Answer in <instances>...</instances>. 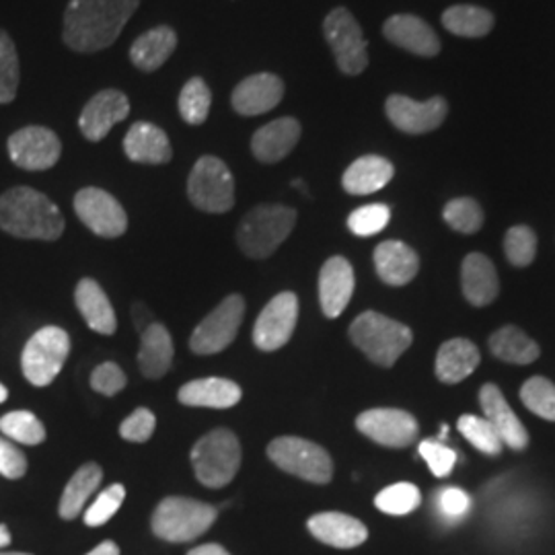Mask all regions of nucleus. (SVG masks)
Instances as JSON below:
<instances>
[{"mask_svg":"<svg viewBox=\"0 0 555 555\" xmlns=\"http://www.w3.org/2000/svg\"><path fill=\"white\" fill-rule=\"evenodd\" d=\"M300 121L295 118H278L261 126L251 139V153L261 163H280L286 159L300 140Z\"/></svg>","mask_w":555,"mask_h":555,"instance_id":"nucleus-22","label":"nucleus"},{"mask_svg":"<svg viewBox=\"0 0 555 555\" xmlns=\"http://www.w3.org/2000/svg\"><path fill=\"white\" fill-rule=\"evenodd\" d=\"M463 295L474 307H486L496 300L500 280L496 268L483 254H469L461 268Z\"/></svg>","mask_w":555,"mask_h":555,"instance_id":"nucleus-25","label":"nucleus"},{"mask_svg":"<svg viewBox=\"0 0 555 555\" xmlns=\"http://www.w3.org/2000/svg\"><path fill=\"white\" fill-rule=\"evenodd\" d=\"M297 224V210L282 204H259L237 229V243L247 258H270Z\"/></svg>","mask_w":555,"mask_h":555,"instance_id":"nucleus-3","label":"nucleus"},{"mask_svg":"<svg viewBox=\"0 0 555 555\" xmlns=\"http://www.w3.org/2000/svg\"><path fill=\"white\" fill-rule=\"evenodd\" d=\"M241 387L229 378H198L190 380L179 389V401L190 408H212L227 410L241 401Z\"/></svg>","mask_w":555,"mask_h":555,"instance_id":"nucleus-26","label":"nucleus"},{"mask_svg":"<svg viewBox=\"0 0 555 555\" xmlns=\"http://www.w3.org/2000/svg\"><path fill=\"white\" fill-rule=\"evenodd\" d=\"M389 220L391 210L387 204H369L348 217V229L358 237H373L389 224Z\"/></svg>","mask_w":555,"mask_h":555,"instance_id":"nucleus-44","label":"nucleus"},{"mask_svg":"<svg viewBox=\"0 0 555 555\" xmlns=\"http://www.w3.org/2000/svg\"><path fill=\"white\" fill-rule=\"evenodd\" d=\"M479 350L469 339L456 337L440 346L437 354V377L442 383L456 385L476 373Z\"/></svg>","mask_w":555,"mask_h":555,"instance_id":"nucleus-32","label":"nucleus"},{"mask_svg":"<svg viewBox=\"0 0 555 555\" xmlns=\"http://www.w3.org/2000/svg\"><path fill=\"white\" fill-rule=\"evenodd\" d=\"M190 202L204 212L222 215L235 206V179L219 157H202L188 178Z\"/></svg>","mask_w":555,"mask_h":555,"instance_id":"nucleus-7","label":"nucleus"},{"mask_svg":"<svg viewBox=\"0 0 555 555\" xmlns=\"http://www.w3.org/2000/svg\"><path fill=\"white\" fill-rule=\"evenodd\" d=\"M459 433L467 438L477 451L486 453V455H500L504 449V442L500 440L496 430L492 428V424L486 417L474 416V414H465L459 417Z\"/></svg>","mask_w":555,"mask_h":555,"instance_id":"nucleus-38","label":"nucleus"},{"mask_svg":"<svg viewBox=\"0 0 555 555\" xmlns=\"http://www.w3.org/2000/svg\"><path fill=\"white\" fill-rule=\"evenodd\" d=\"M212 105V93L206 80L194 77L188 80L179 93V114L190 126H199L208 119Z\"/></svg>","mask_w":555,"mask_h":555,"instance_id":"nucleus-36","label":"nucleus"},{"mask_svg":"<svg viewBox=\"0 0 555 555\" xmlns=\"http://www.w3.org/2000/svg\"><path fill=\"white\" fill-rule=\"evenodd\" d=\"M192 465L206 488H224L237 476L241 467V444L238 438L227 430L217 428L199 438L192 451Z\"/></svg>","mask_w":555,"mask_h":555,"instance_id":"nucleus-5","label":"nucleus"},{"mask_svg":"<svg viewBox=\"0 0 555 555\" xmlns=\"http://www.w3.org/2000/svg\"><path fill=\"white\" fill-rule=\"evenodd\" d=\"M393 165L391 160L378 155H366L354 160L344 178H341V185L348 194L352 196H369L375 194L378 190H383L391 179H393Z\"/></svg>","mask_w":555,"mask_h":555,"instance_id":"nucleus-29","label":"nucleus"},{"mask_svg":"<svg viewBox=\"0 0 555 555\" xmlns=\"http://www.w3.org/2000/svg\"><path fill=\"white\" fill-rule=\"evenodd\" d=\"M357 428L364 437L389 449H403L417 437L416 417L403 410H369L357 417Z\"/></svg>","mask_w":555,"mask_h":555,"instance_id":"nucleus-16","label":"nucleus"},{"mask_svg":"<svg viewBox=\"0 0 555 555\" xmlns=\"http://www.w3.org/2000/svg\"><path fill=\"white\" fill-rule=\"evenodd\" d=\"M0 430L4 437L29 447H36L46 440V428L31 412H11L0 417Z\"/></svg>","mask_w":555,"mask_h":555,"instance_id":"nucleus-39","label":"nucleus"},{"mask_svg":"<svg viewBox=\"0 0 555 555\" xmlns=\"http://www.w3.org/2000/svg\"><path fill=\"white\" fill-rule=\"evenodd\" d=\"M311 535L319 539L325 545H332L337 550H352L366 541L369 531L366 527L354 518L344 513H319L311 516L307 522Z\"/></svg>","mask_w":555,"mask_h":555,"instance_id":"nucleus-24","label":"nucleus"},{"mask_svg":"<svg viewBox=\"0 0 555 555\" xmlns=\"http://www.w3.org/2000/svg\"><path fill=\"white\" fill-rule=\"evenodd\" d=\"M385 114L405 134H428L447 119L449 103L444 98L414 101L405 95H391L385 101Z\"/></svg>","mask_w":555,"mask_h":555,"instance_id":"nucleus-15","label":"nucleus"},{"mask_svg":"<svg viewBox=\"0 0 555 555\" xmlns=\"http://www.w3.org/2000/svg\"><path fill=\"white\" fill-rule=\"evenodd\" d=\"M124 153L128 159L144 165H165L173 157L169 137L151 121H137L128 130L124 139Z\"/></svg>","mask_w":555,"mask_h":555,"instance_id":"nucleus-23","label":"nucleus"},{"mask_svg":"<svg viewBox=\"0 0 555 555\" xmlns=\"http://www.w3.org/2000/svg\"><path fill=\"white\" fill-rule=\"evenodd\" d=\"M9 157L25 171H46L59 163L62 142L54 130L46 126L21 128L7 142Z\"/></svg>","mask_w":555,"mask_h":555,"instance_id":"nucleus-12","label":"nucleus"},{"mask_svg":"<svg viewBox=\"0 0 555 555\" xmlns=\"http://www.w3.org/2000/svg\"><path fill=\"white\" fill-rule=\"evenodd\" d=\"M284 80L278 75L258 73L238 82L231 95V103L238 116H261L276 107L284 98Z\"/></svg>","mask_w":555,"mask_h":555,"instance_id":"nucleus-18","label":"nucleus"},{"mask_svg":"<svg viewBox=\"0 0 555 555\" xmlns=\"http://www.w3.org/2000/svg\"><path fill=\"white\" fill-rule=\"evenodd\" d=\"M140 0H70L62 40L79 54H95L118 40Z\"/></svg>","mask_w":555,"mask_h":555,"instance_id":"nucleus-1","label":"nucleus"},{"mask_svg":"<svg viewBox=\"0 0 555 555\" xmlns=\"http://www.w3.org/2000/svg\"><path fill=\"white\" fill-rule=\"evenodd\" d=\"M0 229L13 237L56 241L64 233V217L48 196L20 185L0 196Z\"/></svg>","mask_w":555,"mask_h":555,"instance_id":"nucleus-2","label":"nucleus"},{"mask_svg":"<svg viewBox=\"0 0 555 555\" xmlns=\"http://www.w3.org/2000/svg\"><path fill=\"white\" fill-rule=\"evenodd\" d=\"M298 319L295 293H280L259 313L254 327V344L263 352H276L291 341Z\"/></svg>","mask_w":555,"mask_h":555,"instance_id":"nucleus-14","label":"nucleus"},{"mask_svg":"<svg viewBox=\"0 0 555 555\" xmlns=\"http://www.w3.org/2000/svg\"><path fill=\"white\" fill-rule=\"evenodd\" d=\"M176 48L178 34L167 25H159L134 40L130 48V60L142 73H155L173 56Z\"/></svg>","mask_w":555,"mask_h":555,"instance_id":"nucleus-30","label":"nucleus"},{"mask_svg":"<svg viewBox=\"0 0 555 555\" xmlns=\"http://www.w3.org/2000/svg\"><path fill=\"white\" fill-rule=\"evenodd\" d=\"M442 219L447 220V224L456 233L474 235L483 224V210L476 199H451L442 210Z\"/></svg>","mask_w":555,"mask_h":555,"instance_id":"nucleus-41","label":"nucleus"},{"mask_svg":"<svg viewBox=\"0 0 555 555\" xmlns=\"http://www.w3.org/2000/svg\"><path fill=\"white\" fill-rule=\"evenodd\" d=\"M68 352H70L68 334L54 325L43 327L40 332H36L23 348V357H21L23 375L31 385L46 387L59 377Z\"/></svg>","mask_w":555,"mask_h":555,"instance_id":"nucleus-9","label":"nucleus"},{"mask_svg":"<svg viewBox=\"0 0 555 555\" xmlns=\"http://www.w3.org/2000/svg\"><path fill=\"white\" fill-rule=\"evenodd\" d=\"M350 339L364 357L389 369L412 346V330L396 319L366 311L352 321Z\"/></svg>","mask_w":555,"mask_h":555,"instance_id":"nucleus-4","label":"nucleus"},{"mask_svg":"<svg viewBox=\"0 0 555 555\" xmlns=\"http://www.w3.org/2000/svg\"><path fill=\"white\" fill-rule=\"evenodd\" d=\"M21 64L13 38L0 29V105L13 103L20 91Z\"/></svg>","mask_w":555,"mask_h":555,"instance_id":"nucleus-37","label":"nucleus"},{"mask_svg":"<svg viewBox=\"0 0 555 555\" xmlns=\"http://www.w3.org/2000/svg\"><path fill=\"white\" fill-rule=\"evenodd\" d=\"M442 25L459 38H483L494 27V15L476 4H455L444 11Z\"/></svg>","mask_w":555,"mask_h":555,"instance_id":"nucleus-33","label":"nucleus"},{"mask_svg":"<svg viewBox=\"0 0 555 555\" xmlns=\"http://www.w3.org/2000/svg\"><path fill=\"white\" fill-rule=\"evenodd\" d=\"M383 36L391 41L397 48L408 50L416 56H437L440 52V40H438L437 31L416 15H408V13H399L383 25Z\"/></svg>","mask_w":555,"mask_h":555,"instance_id":"nucleus-21","label":"nucleus"},{"mask_svg":"<svg viewBox=\"0 0 555 555\" xmlns=\"http://www.w3.org/2000/svg\"><path fill=\"white\" fill-rule=\"evenodd\" d=\"M188 555H231L224 547H220L217 543H206V545H199L196 550H192Z\"/></svg>","mask_w":555,"mask_h":555,"instance_id":"nucleus-51","label":"nucleus"},{"mask_svg":"<svg viewBox=\"0 0 555 555\" xmlns=\"http://www.w3.org/2000/svg\"><path fill=\"white\" fill-rule=\"evenodd\" d=\"M0 555H31V554H0Z\"/></svg>","mask_w":555,"mask_h":555,"instance_id":"nucleus-55","label":"nucleus"},{"mask_svg":"<svg viewBox=\"0 0 555 555\" xmlns=\"http://www.w3.org/2000/svg\"><path fill=\"white\" fill-rule=\"evenodd\" d=\"M354 270L346 258L327 259L319 272V300L325 318L336 319L344 313L354 295Z\"/></svg>","mask_w":555,"mask_h":555,"instance_id":"nucleus-19","label":"nucleus"},{"mask_svg":"<svg viewBox=\"0 0 555 555\" xmlns=\"http://www.w3.org/2000/svg\"><path fill=\"white\" fill-rule=\"evenodd\" d=\"M7 397H9L7 387H4V385H0V403H2V401H7Z\"/></svg>","mask_w":555,"mask_h":555,"instance_id":"nucleus-54","label":"nucleus"},{"mask_svg":"<svg viewBox=\"0 0 555 555\" xmlns=\"http://www.w3.org/2000/svg\"><path fill=\"white\" fill-rule=\"evenodd\" d=\"M490 350L494 357L511 364H531L535 362L541 350L531 337L515 325H506L490 337Z\"/></svg>","mask_w":555,"mask_h":555,"instance_id":"nucleus-35","label":"nucleus"},{"mask_svg":"<svg viewBox=\"0 0 555 555\" xmlns=\"http://www.w3.org/2000/svg\"><path fill=\"white\" fill-rule=\"evenodd\" d=\"M420 502H422V496L414 483L389 486L375 498L378 511L391 516L410 515L416 511Z\"/></svg>","mask_w":555,"mask_h":555,"instance_id":"nucleus-42","label":"nucleus"},{"mask_svg":"<svg viewBox=\"0 0 555 555\" xmlns=\"http://www.w3.org/2000/svg\"><path fill=\"white\" fill-rule=\"evenodd\" d=\"M479 403H481L486 420L492 424V428L496 430L504 447H511L515 451H525L529 444V435L496 385L488 383L481 387Z\"/></svg>","mask_w":555,"mask_h":555,"instance_id":"nucleus-20","label":"nucleus"},{"mask_svg":"<svg viewBox=\"0 0 555 555\" xmlns=\"http://www.w3.org/2000/svg\"><path fill=\"white\" fill-rule=\"evenodd\" d=\"M130 101L118 89H103L82 107L79 128L82 137L91 142L105 139L112 128L128 118Z\"/></svg>","mask_w":555,"mask_h":555,"instance_id":"nucleus-17","label":"nucleus"},{"mask_svg":"<svg viewBox=\"0 0 555 555\" xmlns=\"http://www.w3.org/2000/svg\"><path fill=\"white\" fill-rule=\"evenodd\" d=\"M504 254L516 268H527L537 256V237L533 229L518 224L504 237Z\"/></svg>","mask_w":555,"mask_h":555,"instance_id":"nucleus-43","label":"nucleus"},{"mask_svg":"<svg viewBox=\"0 0 555 555\" xmlns=\"http://www.w3.org/2000/svg\"><path fill=\"white\" fill-rule=\"evenodd\" d=\"M126 498V488L121 483L109 486L105 492H101L98 500L87 508L85 513V525L89 527H101L107 520H112L114 515L118 513L119 506L124 504Z\"/></svg>","mask_w":555,"mask_h":555,"instance_id":"nucleus-45","label":"nucleus"},{"mask_svg":"<svg viewBox=\"0 0 555 555\" xmlns=\"http://www.w3.org/2000/svg\"><path fill=\"white\" fill-rule=\"evenodd\" d=\"M73 206L80 222L100 237H121L128 229L124 206L105 190L85 188L75 196Z\"/></svg>","mask_w":555,"mask_h":555,"instance_id":"nucleus-13","label":"nucleus"},{"mask_svg":"<svg viewBox=\"0 0 555 555\" xmlns=\"http://www.w3.org/2000/svg\"><path fill=\"white\" fill-rule=\"evenodd\" d=\"M91 387L101 396H116L126 387V375L121 373L118 364L105 362L100 364L91 375Z\"/></svg>","mask_w":555,"mask_h":555,"instance_id":"nucleus-48","label":"nucleus"},{"mask_svg":"<svg viewBox=\"0 0 555 555\" xmlns=\"http://www.w3.org/2000/svg\"><path fill=\"white\" fill-rule=\"evenodd\" d=\"M11 543V533L4 525H0V547H7Z\"/></svg>","mask_w":555,"mask_h":555,"instance_id":"nucleus-53","label":"nucleus"},{"mask_svg":"<svg viewBox=\"0 0 555 555\" xmlns=\"http://www.w3.org/2000/svg\"><path fill=\"white\" fill-rule=\"evenodd\" d=\"M217 508L190 498H165L153 515L155 535L171 543H188L204 535L217 520Z\"/></svg>","mask_w":555,"mask_h":555,"instance_id":"nucleus-6","label":"nucleus"},{"mask_svg":"<svg viewBox=\"0 0 555 555\" xmlns=\"http://www.w3.org/2000/svg\"><path fill=\"white\" fill-rule=\"evenodd\" d=\"M101 477H103V472H101V467L98 463H87V465H82L79 472L70 477V481H68V486H66V490H64V494H62V500H60V516L66 518V520L77 518V516L82 513V508H85L89 496L98 490Z\"/></svg>","mask_w":555,"mask_h":555,"instance_id":"nucleus-34","label":"nucleus"},{"mask_svg":"<svg viewBox=\"0 0 555 555\" xmlns=\"http://www.w3.org/2000/svg\"><path fill=\"white\" fill-rule=\"evenodd\" d=\"M27 472V459L20 449L9 442L7 438H0V476L9 479H20Z\"/></svg>","mask_w":555,"mask_h":555,"instance_id":"nucleus-50","label":"nucleus"},{"mask_svg":"<svg viewBox=\"0 0 555 555\" xmlns=\"http://www.w3.org/2000/svg\"><path fill=\"white\" fill-rule=\"evenodd\" d=\"M243 315H245V300L241 295L224 298L219 307L202 319V323L194 330L190 348L199 357L219 354L237 337Z\"/></svg>","mask_w":555,"mask_h":555,"instance_id":"nucleus-11","label":"nucleus"},{"mask_svg":"<svg viewBox=\"0 0 555 555\" xmlns=\"http://www.w3.org/2000/svg\"><path fill=\"white\" fill-rule=\"evenodd\" d=\"M75 302L79 307L85 323L93 332H98L101 336H114L116 334L118 321H116L114 307H112L109 298L93 278L80 280L79 286L75 291Z\"/></svg>","mask_w":555,"mask_h":555,"instance_id":"nucleus-28","label":"nucleus"},{"mask_svg":"<svg viewBox=\"0 0 555 555\" xmlns=\"http://www.w3.org/2000/svg\"><path fill=\"white\" fill-rule=\"evenodd\" d=\"M420 455L428 463L430 472L437 477H447L456 463V453L449 449L444 442L438 440H424L420 442Z\"/></svg>","mask_w":555,"mask_h":555,"instance_id":"nucleus-46","label":"nucleus"},{"mask_svg":"<svg viewBox=\"0 0 555 555\" xmlns=\"http://www.w3.org/2000/svg\"><path fill=\"white\" fill-rule=\"evenodd\" d=\"M139 364L146 378H160L173 364V339L163 323H151L140 339Z\"/></svg>","mask_w":555,"mask_h":555,"instance_id":"nucleus-31","label":"nucleus"},{"mask_svg":"<svg viewBox=\"0 0 555 555\" xmlns=\"http://www.w3.org/2000/svg\"><path fill=\"white\" fill-rule=\"evenodd\" d=\"M438 508L444 518L449 520H459L472 511V498L467 496V492L459 490V488H447L440 492L438 496Z\"/></svg>","mask_w":555,"mask_h":555,"instance_id":"nucleus-49","label":"nucleus"},{"mask_svg":"<svg viewBox=\"0 0 555 555\" xmlns=\"http://www.w3.org/2000/svg\"><path fill=\"white\" fill-rule=\"evenodd\" d=\"M157 426L155 414L146 408H140L130 417H126L119 426V437L130 440V442H146L153 437Z\"/></svg>","mask_w":555,"mask_h":555,"instance_id":"nucleus-47","label":"nucleus"},{"mask_svg":"<svg viewBox=\"0 0 555 555\" xmlns=\"http://www.w3.org/2000/svg\"><path fill=\"white\" fill-rule=\"evenodd\" d=\"M89 555H119V547L114 541H103Z\"/></svg>","mask_w":555,"mask_h":555,"instance_id":"nucleus-52","label":"nucleus"},{"mask_svg":"<svg viewBox=\"0 0 555 555\" xmlns=\"http://www.w3.org/2000/svg\"><path fill=\"white\" fill-rule=\"evenodd\" d=\"M268 456L282 472L311 483H330L334 476L332 456L311 440L282 437L268 444Z\"/></svg>","mask_w":555,"mask_h":555,"instance_id":"nucleus-8","label":"nucleus"},{"mask_svg":"<svg viewBox=\"0 0 555 555\" xmlns=\"http://www.w3.org/2000/svg\"><path fill=\"white\" fill-rule=\"evenodd\" d=\"M377 274L389 286H405L416 278L420 258L416 251L401 241H385L375 249Z\"/></svg>","mask_w":555,"mask_h":555,"instance_id":"nucleus-27","label":"nucleus"},{"mask_svg":"<svg viewBox=\"0 0 555 555\" xmlns=\"http://www.w3.org/2000/svg\"><path fill=\"white\" fill-rule=\"evenodd\" d=\"M520 399L535 416L555 422V385L550 378H529L520 389Z\"/></svg>","mask_w":555,"mask_h":555,"instance_id":"nucleus-40","label":"nucleus"},{"mask_svg":"<svg viewBox=\"0 0 555 555\" xmlns=\"http://www.w3.org/2000/svg\"><path fill=\"white\" fill-rule=\"evenodd\" d=\"M323 36L334 52L337 68L344 75L357 77L364 73L369 66V43L364 40L362 27L348 9L337 7L325 17Z\"/></svg>","mask_w":555,"mask_h":555,"instance_id":"nucleus-10","label":"nucleus"}]
</instances>
